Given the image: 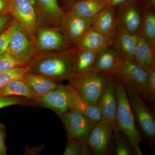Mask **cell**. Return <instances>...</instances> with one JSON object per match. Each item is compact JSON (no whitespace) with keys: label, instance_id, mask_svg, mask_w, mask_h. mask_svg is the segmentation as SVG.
<instances>
[{"label":"cell","instance_id":"obj_1","mask_svg":"<svg viewBox=\"0 0 155 155\" xmlns=\"http://www.w3.org/2000/svg\"><path fill=\"white\" fill-rule=\"evenodd\" d=\"M31 72L44 75L57 83L68 80L75 74L72 50L39 53L30 64Z\"/></svg>","mask_w":155,"mask_h":155},{"label":"cell","instance_id":"obj_2","mask_svg":"<svg viewBox=\"0 0 155 155\" xmlns=\"http://www.w3.org/2000/svg\"><path fill=\"white\" fill-rule=\"evenodd\" d=\"M115 77V92L117 100L116 130L125 134L135 154L143 155L140 143L141 135L136 126L135 119L125 87Z\"/></svg>","mask_w":155,"mask_h":155},{"label":"cell","instance_id":"obj_3","mask_svg":"<svg viewBox=\"0 0 155 155\" xmlns=\"http://www.w3.org/2000/svg\"><path fill=\"white\" fill-rule=\"evenodd\" d=\"M111 75L92 71L74 75L68 80L82 98L89 103L97 105Z\"/></svg>","mask_w":155,"mask_h":155},{"label":"cell","instance_id":"obj_4","mask_svg":"<svg viewBox=\"0 0 155 155\" xmlns=\"http://www.w3.org/2000/svg\"><path fill=\"white\" fill-rule=\"evenodd\" d=\"M125 89L142 96L148 80V72L133 61L121 59L114 74Z\"/></svg>","mask_w":155,"mask_h":155},{"label":"cell","instance_id":"obj_5","mask_svg":"<svg viewBox=\"0 0 155 155\" xmlns=\"http://www.w3.org/2000/svg\"><path fill=\"white\" fill-rule=\"evenodd\" d=\"M92 20L84 19L70 11L65 12L60 28L64 34L67 48L73 49L77 47L84 35L91 28Z\"/></svg>","mask_w":155,"mask_h":155},{"label":"cell","instance_id":"obj_6","mask_svg":"<svg viewBox=\"0 0 155 155\" xmlns=\"http://www.w3.org/2000/svg\"><path fill=\"white\" fill-rule=\"evenodd\" d=\"M33 42L38 54L69 50L60 28L39 25L35 31Z\"/></svg>","mask_w":155,"mask_h":155},{"label":"cell","instance_id":"obj_7","mask_svg":"<svg viewBox=\"0 0 155 155\" xmlns=\"http://www.w3.org/2000/svg\"><path fill=\"white\" fill-rule=\"evenodd\" d=\"M11 15L33 42L35 31L40 25L31 0H11Z\"/></svg>","mask_w":155,"mask_h":155},{"label":"cell","instance_id":"obj_8","mask_svg":"<svg viewBox=\"0 0 155 155\" xmlns=\"http://www.w3.org/2000/svg\"><path fill=\"white\" fill-rule=\"evenodd\" d=\"M140 1L129 0L116 8L117 27L129 33L139 35L142 17Z\"/></svg>","mask_w":155,"mask_h":155},{"label":"cell","instance_id":"obj_9","mask_svg":"<svg viewBox=\"0 0 155 155\" xmlns=\"http://www.w3.org/2000/svg\"><path fill=\"white\" fill-rule=\"evenodd\" d=\"M126 90L135 120L147 137L153 140L155 137V120L152 113L137 93Z\"/></svg>","mask_w":155,"mask_h":155},{"label":"cell","instance_id":"obj_10","mask_svg":"<svg viewBox=\"0 0 155 155\" xmlns=\"http://www.w3.org/2000/svg\"><path fill=\"white\" fill-rule=\"evenodd\" d=\"M59 116L67 130L68 139H78L86 141L96 123L84 114L72 110Z\"/></svg>","mask_w":155,"mask_h":155},{"label":"cell","instance_id":"obj_11","mask_svg":"<svg viewBox=\"0 0 155 155\" xmlns=\"http://www.w3.org/2000/svg\"><path fill=\"white\" fill-rule=\"evenodd\" d=\"M7 51L18 59L30 63L38 54L30 38L17 22Z\"/></svg>","mask_w":155,"mask_h":155},{"label":"cell","instance_id":"obj_12","mask_svg":"<svg viewBox=\"0 0 155 155\" xmlns=\"http://www.w3.org/2000/svg\"><path fill=\"white\" fill-rule=\"evenodd\" d=\"M33 101L35 106L49 109L59 116L67 113L70 110L68 84H58L52 91L45 94L36 96Z\"/></svg>","mask_w":155,"mask_h":155},{"label":"cell","instance_id":"obj_13","mask_svg":"<svg viewBox=\"0 0 155 155\" xmlns=\"http://www.w3.org/2000/svg\"><path fill=\"white\" fill-rule=\"evenodd\" d=\"M38 17L40 25L60 28L65 12L58 0H31Z\"/></svg>","mask_w":155,"mask_h":155},{"label":"cell","instance_id":"obj_14","mask_svg":"<svg viewBox=\"0 0 155 155\" xmlns=\"http://www.w3.org/2000/svg\"><path fill=\"white\" fill-rule=\"evenodd\" d=\"M115 82V77L114 75H112L98 101L97 105L101 111L103 121L110 124L114 130L116 131L117 100Z\"/></svg>","mask_w":155,"mask_h":155},{"label":"cell","instance_id":"obj_15","mask_svg":"<svg viewBox=\"0 0 155 155\" xmlns=\"http://www.w3.org/2000/svg\"><path fill=\"white\" fill-rule=\"evenodd\" d=\"M114 129L110 124L104 121L96 123L86 142L92 152L97 155L108 153V147Z\"/></svg>","mask_w":155,"mask_h":155},{"label":"cell","instance_id":"obj_16","mask_svg":"<svg viewBox=\"0 0 155 155\" xmlns=\"http://www.w3.org/2000/svg\"><path fill=\"white\" fill-rule=\"evenodd\" d=\"M139 38V35L129 33L117 27L113 39V47L119 53L121 58L133 61L134 51Z\"/></svg>","mask_w":155,"mask_h":155},{"label":"cell","instance_id":"obj_17","mask_svg":"<svg viewBox=\"0 0 155 155\" xmlns=\"http://www.w3.org/2000/svg\"><path fill=\"white\" fill-rule=\"evenodd\" d=\"M116 11V7L108 5L94 17L92 21L93 28L113 40L117 28Z\"/></svg>","mask_w":155,"mask_h":155},{"label":"cell","instance_id":"obj_18","mask_svg":"<svg viewBox=\"0 0 155 155\" xmlns=\"http://www.w3.org/2000/svg\"><path fill=\"white\" fill-rule=\"evenodd\" d=\"M68 87L70 110L78 111L84 114L95 123L102 121L101 111L97 104H91L84 100L70 84H68Z\"/></svg>","mask_w":155,"mask_h":155},{"label":"cell","instance_id":"obj_19","mask_svg":"<svg viewBox=\"0 0 155 155\" xmlns=\"http://www.w3.org/2000/svg\"><path fill=\"white\" fill-rule=\"evenodd\" d=\"M133 61L147 72L155 69V44L139 35Z\"/></svg>","mask_w":155,"mask_h":155},{"label":"cell","instance_id":"obj_20","mask_svg":"<svg viewBox=\"0 0 155 155\" xmlns=\"http://www.w3.org/2000/svg\"><path fill=\"white\" fill-rule=\"evenodd\" d=\"M122 58L113 46L106 48L97 54L94 71L114 75Z\"/></svg>","mask_w":155,"mask_h":155},{"label":"cell","instance_id":"obj_21","mask_svg":"<svg viewBox=\"0 0 155 155\" xmlns=\"http://www.w3.org/2000/svg\"><path fill=\"white\" fill-rule=\"evenodd\" d=\"M108 5L107 0H77L69 11L84 19L92 20Z\"/></svg>","mask_w":155,"mask_h":155},{"label":"cell","instance_id":"obj_22","mask_svg":"<svg viewBox=\"0 0 155 155\" xmlns=\"http://www.w3.org/2000/svg\"><path fill=\"white\" fill-rule=\"evenodd\" d=\"M113 41L91 26L75 48L99 52L106 48L113 46Z\"/></svg>","mask_w":155,"mask_h":155},{"label":"cell","instance_id":"obj_23","mask_svg":"<svg viewBox=\"0 0 155 155\" xmlns=\"http://www.w3.org/2000/svg\"><path fill=\"white\" fill-rule=\"evenodd\" d=\"M22 80L35 94L41 95L51 91L58 86V83L44 75L28 72Z\"/></svg>","mask_w":155,"mask_h":155},{"label":"cell","instance_id":"obj_24","mask_svg":"<svg viewBox=\"0 0 155 155\" xmlns=\"http://www.w3.org/2000/svg\"><path fill=\"white\" fill-rule=\"evenodd\" d=\"M71 50L75 63L74 75L94 71L98 52L80 48Z\"/></svg>","mask_w":155,"mask_h":155},{"label":"cell","instance_id":"obj_25","mask_svg":"<svg viewBox=\"0 0 155 155\" xmlns=\"http://www.w3.org/2000/svg\"><path fill=\"white\" fill-rule=\"evenodd\" d=\"M139 35L155 44V8L142 4Z\"/></svg>","mask_w":155,"mask_h":155},{"label":"cell","instance_id":"obj_26","mask_svg":"<svg viewBox=\"0 0 155 155\" xmlns=\"http://www.w3.org/2000/svg\"><path fill=\"white\" fill-rule=\"evenodd\" d=\"M19 96L33 100L36 95L22 79L12 81L0 89V98Z\"/></svg>","mask_w":155,"mask_h":155},{"label":"cell","instance_id":"obj_27","mask_svg":"<svg viewBox=\"0 0 155 155\" xmlns=\"http://www.w3.org/2000/svg\"><path fill=\"white\" fill-rule=\"evenodd\" d=\"M92 152L85 140L76 138L68 139L64 155H89Z\"/></svg>","mask_w":155,"mask_h":155},{"label":"cell","instance_id":"obj_28","mask_svg":"<svg viewBox=\"0 0 155 155\" xmlns=\"http://www.w3.org/2000/svg\"><path fill=\"white\" fill-rule=\"evenodd\" d=\"M31 70L30 65L16 67L0 73V89L9 82L17 79H22Z\"/></svg>","mask_w":155,"mask_h":155},{"label":"cell","instance_id":"obj_29","mask_svg":"<svg viewBox=\"0 0 155 155\" xmlns=\"http://www.w3.org/2000/svg\"><path fill=\"white\" fill-rule=\"evenodd\" d=\"M30 64V63L18 59L7 51L0 56V73Z\"/></svg>","mask_w":155,"mask_h":155},{"label":"cell","instance_id":"obj_30","mask_svg":"<svg viewBox=\"0 0 155 155\" xmlns=\"http://www.w3.org/2000/svg\"><path fill=\"white\" fill-rule=\"evenodd\" d=\"M14 105L35 106L33 100L22 97L10 96L0 98V109Z\"/></svg>","mask_w":155,"mask_h":155},{"label":"cell","instance_id":"obj_31","mask_svg":"<svg viewBox=\"0 0 155 155\" xmlns=\"http://www.w3.org/2000/svg\"><path fill=\"white\" fill-rule=\"evenodd\" d=\"M16 21L14 19L11 24L2 33H0V56L7 52Z\"/></svg>","mask_w":155,"mask_h":155},{"label":"cell","instance_id":"obj_32","mask_svg":"<svg viewBox=\"0 0 155 155\" xmlns=\"http://www.w3.org/2000/svg\"><path fill=\"white\" fill-rule=\"evenodd\" d=\"M116 139L115 153L116 155H131L133 151L130 145L127 143L124 137L119 133V130Z\"/></svg>","mask_w":155,"mask_h":155},{"label":"cell","instance_id":"obj_33","mask_svg":"<svg viewBox=\"0 0 155 155\" xmlns=\"http://www.w3.org/2000/svg\"><path fill=\"white\" fill-rule=\"evenodd\" d=\"M148 72V80L141 97L150 102H154L155 99V69Z\"/></svg>","mask_w":155,"mask_h":155},{"label":"cell","instance_id":"obj_34","mask_svg":"<svg viewBox=\"0 0 155 155\" xmlns=\"http://www.w3.org/2000/svg\"><path fill=\"white\" fill-rule=\"evenodd\" d=\"M6 135V127L0 122V155H8V148L5 144Z\"/></svg>","mask_w":155,"mask_h":155},{"label":"cell","instance_id":"obj_35","mask_svg":"<svg viewBox=\"0 0 155 155\" xmlns=\"http://www.w3.org/2000/svg\"><path fill=\"white\" fill-rule=\"evenodd\" d=\"M11 0H0V16L11 15Z\"/></svg>","mask_w":155,"mask_h":155},{"label":"cell","instance_id":"obj_36","mask_svg":"<svg viewBox=\"0 0 155 155\" xmlns=\"http://www.w3.org/2000/svg\"><path fill=\"white\" fill-rule=\"evenodd\" d=\"M13 19V17L11 15L0 16V33L9 26Z\"/></svg>","mask_w":155,"mask_h":155},{"label":"cell","instance_id":"obj_37","mask_svg":"<svg viewBox=\"0 0 155 155\" xmlns=\"http://www.w3.org/2000/svg\"><path fill=\"white\" fill-rule=\"evenodd\" d=\"M62 8L65 12L69 11L73 4L77 0H58Z\"/></svg>","mask_w":155,"mask_h":155},{"label":"cell","instance_id":"obj_38","mask_svg":"<svg viewBox=\"0 0 155 155\" xmlns=\"http://www.w3.org/2000/svg\"><path fill=\"white\" fill-rule=\"evenodd\" d=\"M128 1L129 0H107L109 5L113 6L116 8Z\"/></svg>","mask_w":155,"mask_h":155},{"label":"cell","instance_id":"obj_39","mask_svg":"<svg viewBox=\"0 0 155 155\" xmlns=\"http://www.w3.org/2000/svg\"><path fill=\"white\" fill-rule=\"evenodd\" d=\"M140 2L142 4L148 5L155 8V0H141Z\"/></svg>","mask_w":155,"mask_h":155},{"label":"cell","instance_id":"obj_40","mask_svg":"<svg viewBox=\"0 0 155 155\" xmlns=\"http://www.w3.org/2000/svg\"><path fill=\"white\" fill-rule=\"evenodd\" d=\"M137 1H141V0H137Z\"/></svg>","mask_w":155,"mask_h":155}]
</instances>
